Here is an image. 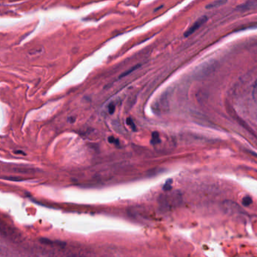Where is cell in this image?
Returning a JSON list of instances; mask_svg holds the SVG:
<instances>
[{
  "label": "cell",
  "instance_id": "7",
  "mask_svg": "<svg viewBox=\"0 0 257 257\" xmlns=\"http://www.w3.org/2000/svg\"><path fill=\"white\" fill-rule=\"evenodd\" d=\"M252 203V198L249 196H246L242 199V204L245 207H248Z\"/></svg>",
  "mask_w": 257,
  "mask_h": 257
},
{
  "label": "cell",
  "instance_id": "1",
  "mask_svg": "<svg viewBox=\"0 0 257 257\" xmlns=\"http://www.w3.org/2000/svg\"><path fill=\"white\" fill-rule=\"evenodd\" d=\"M208 20V18L207 16H203L201 17H200L196 22H194L193 25L186 31V33L184 34L185 37H189V36L193 34L195 31H198L200 28H201L202 25H204L206 22Z\"/></svg>",
  "mask_w": 257,
  "mask_h": 257
},
{
  "label": "cell",
  "instance_id": "10",
  "mask_svg": "<svg viewBox=\"0 0 257 257\" xmlns=\"http://www.w3.org/2000/svg\"><path fill=\"white\" fill-rule=\"evenodd\" d=\"M108 141H109V143H110V144H115V145H118V144H119V141L116 139V138H114V137H109V138H108Z\"/></svg>",
  "mask_w": 257,
  "mask_h": 257
},
{
  "label": "cell",
  "instance_id": "2",
  "mask_svg": "<svg viewBox=\"0 0 257 257\" xmlns=\"http://www.w3.org/2000/svg\"><path fill=\"white\" fill-rule=\"evenodd\" d=\"M0 232L8 237L16 235V232L9 225H5L2 222H0Z\"/></svg>",
  "mask_w": 257,
  "mask_h": 257
},
{
  "label": "cell",
  "instance_id": "11",
  "mask_svg": "<svg viewBox=\"0 0 257 257\" xmlns=\"http://www.w3.org/2000/svg\"><path fill=\"white\" fill-rule=\"evenodd\" d=\"M108 110H109V113L111 114V115L113 114L115 110V104L114 103H110L109 106H108Z\"/></svg>",
  "mask_w": 257,
  "mask_h": 257
},
{
  "label": "cell",
  "instance_id": "8",
  "mask_svg": "<svg viewBox=\"0 0 257 257\" xmlns=\"http://www.w3.org/2000/svg\"><path fill=\"white\" fill-rule=\"evenodd\" d=\"M126 123H127V125H128L134 132H136V125H135V122H134L132 118H127V119H126Z\"/></svg>",
  "mask_w": 257,
  "mask_h": 257
},
{
  "label": "cell",
  "instance_id": "6",
  "mask_svg": "<svg viewBox=\"0 0 257 257\" xmlns=\"http://www.w3.org/2000/svg\"><path fill=\"white\" fill-rule=\"evenodd\" d=\"M141 67V64H138V65L134 66V67H131L129 70H127V71L124 72V73H123L121 75V76H119L120 79L121 78L124 77V76H128L129 74H131V73H133L134 71H135V70H138L139 67Z\"/></svg>",
  "mask_w": 257,
  "mask_h": 257
},
{
  "label": "cell",
  "instance_id": "9",
  "mask_svg": "<svg viewBox=\"0 0 257 257\" xmlns=\"http://www.w3.org/2000/svg\"><path fill=\"white\" fill-rule=\"evenodd\" d=\"M173 183V180H171V179H170V180H167L166 183H165V185H164L163 186V189L165 191H169L171 190V189H172V185Z\"/></svg>",
  "mask_w": 257,
  "mask_h": 257
},
{
  "label": "cell",
  "instance_id": "12",
  "mask_svg": "<svg viewBox=\"0 0 257 257\" xmlns=\"http://www.w3.org/2000/svg\"><path fill=\"white\" fill-rule=\"evenodd\" d=\"M16 153H22V154H23L24 156H26V153H23V152L22 151H17L16 152Z\"/></svg>",
  "mask_w": 257,
  "mask_h": 257
},
{
  "label": "cell",
  "instance_id": "4",
  "mask_svg": "<svg viewBox=\"0 0 257 257\" xmlns=\"http://www.w3.org/2000/svg\"><path fill=\"white\" fill-rule=\"evenodd\" d=\"M228 0H215L213 2L209 4L208 5L206 6L207 10H211V9L218 8V7H222L227 4Z\"/></svg>",
  "mask_w": 257,
  "mask_h": 257
},
{
  "label": "cell",
  "instance_id": "3",
  "mask_svg": "<svg viewBox=\"0 0 257 257\" xmlns=\"http://www.w3.org/2000/svg\"><path fill=\"white\" fill-rule=\"evenodd\" d=\"M256 7V0H248L244 4L237 7V9L240 10H249L252 9H255Z\"/></svg>",
  "mask_w": 257,
  "mask_h": 257
},
{
  "label": "cell",
  "instance_id": "5",
  "mask_svg": "<svg viewBox=\"0 0 257 257\" xmlns=\"http://www.w3.org/2000/svg\"><path fill=\"white\" fill-rule=\"evenodd\" d=\"M160 143L161 140L160 138H159V132H153V133L152 134L151 144H153V145H156V144H160Z\"/></svg>",
  "mask_w": 257,
  "mask_h": 257
}]
</instances>
